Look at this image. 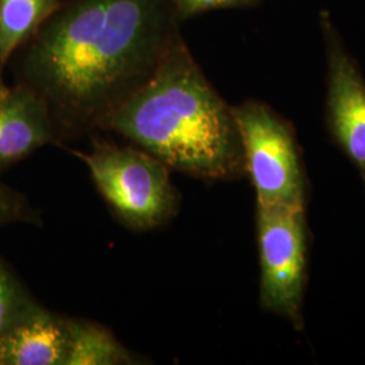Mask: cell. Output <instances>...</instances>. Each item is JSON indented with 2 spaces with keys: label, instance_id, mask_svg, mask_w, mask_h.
<instances>
[{
  "label": "cell",
  "instance_id": "10",
  "mask_svg": "<svg viewBox=\"0 0 365 365\" xmlns=\"http://www.w3.org/2000/svg\"><path fill=\"white\" fill-rule=\"evenodd\" d=\"M71 344L66 365L141 364L114 334L95 322L69 318Z\"/></svg>",
  "mask_w": 365,
  "mask_h": 365
},
{
  "label": "cell",
  "instance_id": "7",
  "mask_svg": "<svg viewBox=\"0 0 365 365\" xmlns=\"http://www.w3.org/2000/svg\"><path fill=\"white\" fill-rule=\"evenodd\" d=\"M61 140L49 106L38 92L24 81L14 87L0 84V172Z\"/></svg>",
  "mask_w": 365,
  "mask_h": 365
},
{
  "label": "cell",
  "instance_id": "2",
  "mask_svg": "<svg viewBox=\"0 0 365 365\" xmlns=\"http://www.w3.org/2000/svg\"><path fill=\"white\" fill-rule=\"evenodd\" d=\"M99 130L117 133L170 170L205 182L247 176L233 108L206 78L182 36Z\"/></svg>",
  "mask_w": 365,
  "mask_h": 365
},
{
  "label": "cell",
  "instance_id": "12",
  "mask_svg": "<svg viewBox=\"0 0 365 365\" xmlns=\"http://www.w3.org/2000/svg\"><path fill=\"white\" fill-rule=\"evenodd\" d=\"M173 11L180 22L202 14L226 9H250L262 0H170Z\"/></svg>",
  "mask_w": 365,
  "mask_h": 365
},
{
  "label": "cell",
  "instance_id": "4",
  "mask_svg": "<svg viewBox=\"0 0 365 365\" xmlns=\"http://www.w3.org/2000/svg\"><path fill=\"white\" fill-rule=\"evenodd\" d=\"M232 108L241 137L245 173L256 191V205L306 210V175L291 120L256 99Z\"/></svg>",
  "mask_w": 365,
  "mask_h": 365
},
{
  "label": "cell",
  "instance_id": "13",
  "mask_svg": "<svg viewBox=\"0 0 365 365\" xmlns=\"http://www.w3.org/2000/svg\"><path fill=\"white\" fill-rule=\"evenodd\" d=\"M31 210L25 196L0 184V226L9 222L30 221Z\"/></svg>",
  "mask_w": 365,
  "mask_h": 365
},
{
  "label": "cell",
  "instance_id": "6",
  "mask_svg": "<svg viewBox=\"0 0 365 365\" xmlns=\"http://www.w3.org/2000/svg\"><path fill=\"white\" fill-rule=\"evenodd\" d=\"M327 58L325 123L333 144L351 160L365 192V78L327 10L319 11Z\"/></svg>",
  "mask_w": 365,
  "mask_h": 365
},
{
  "label": "cell",
  "instance_id": "5",
  "mask_svg": "<svg viewBox=\"0 0 365 365\" xmlns=\"http://www.w3.org/2000/svg\"><path fill=\"white\" fill-rule=\"evenodd\" d=\"M260 307L303 330L309 229L306 210L256 205Z\"/></svg>",
  "mask_w": 365,
  "mask_h": 365
},
{
  "label": "cell",
  "instance_id": "8",
  "mask_svg": "<svg viewBox=\"0 0 365 365\" xmlns=\"http://www.w3.org/2000/svg\"><path fill=\"white\" fill-rule=\"evenodd\" d=\"M69 318L41 306L0 336V365H66Z\"/></svg>",
  "mask_w": 365,
  "mask_h": 365
},
{
  "label": "cell",
  "instance_id": "11",
  "mask_svg": "<svg viewBox=\"0 0 365 365\" xmlns=\"http://www.w3.org/2000/svg\"><path fill=\"white\" fill-rule=\"evenodd\" d=\"M41 307L0 257V336Z\"/></svg>",
  "mask_w": 365,
  "mask_h": 365
},
{
  "label": "cell",
  "instance_id": "3",
  "mask_svg": "<svg viewBox=\"0 0 365 365\" xmlns=\"http://www.w3.org/2000/svg\"><path fill=\"white\" fill-rule=\"evenodd\" d=\"M71 153L86 164L106 203L131 230L156 229L178 214L170 168L144 149L96 138L90 152Z\"/></svg>",
  "mask_w": 365,
  "mask_h": 365
},
{
  "label": "cell",
  "instance_id": "9",
  "mask_svg": "<svg viewBox=\"0 0 365 365\" xmlns=\"http://www.w3.org/2000/svg\"><path fill=\"white\" fill-rule=\"evenodd\" d=\"M61 4L63 0H0V72Z\"/></svg>",
  "mask_w": 365,
  "mask_h": 365
},
{
  "label": "cell",
  "instance_id": "1",
  "mask_svg": "<svg viewBox=\"0 0 365 365\" xmlns=\"http://www.w3.org/2000/svg\"><path fill=\"white\" fill-rule=\"evenodd\" d=\"M170 0H66L25 45L22 81L61 138L99 130L182 36Z\"/></svg>",
  "mask_w": 365,
  "mask_h": 365
}]
</instances>
